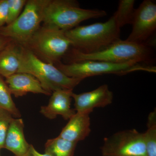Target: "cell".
<instances>
[{
  "mask_svg": "<svg viewBox=\"0 0 156 156\" xmlns=\"http://www.w3.org/2000/svg\"><path fill=\"white\" fill-rule=\"evenodd\" d=\"M23 156H50L47 154H41L36 150L34 146L30 144L27 152Z\"/></svg>",
  "mask_w": 156,
  "mask_h": 156,
  "instance_id": "cell-23",
  "label": "cell"
},
{
  "mask_svg": "<svg viewBox=\"0 0 156 156\" xmlns=\"http://www.w3.org/2000/svg\"></svg>",
  "mask_w": 156,
  "mask_h": 156,
  "instance_id": "cell-25",
  "label": "cell"
},
{
  "mask_svg": "<svg viewBox=\"0 0 156 156\" xmlns=\"http://www.w3.org/2000/svg\"><path fill=\"white\" fill-rule=\"evenodd\" d=\"M121 28L113 15L105 22L81 26L65 31L72 47L83 53L97 52L120 40Z\"/></svg>",
  "mask_w": 156,
  "mask_h": 156,
  "instance_id": "cell-2",
  "label": "cell"
},
{
  "mask_svg": "<svg viewBox=\"0 0 156 156\" xmlns=\"http://www.w3.org/2000/svg\"><path fill=\"white\" fill-rule=\"evenodd\" d=\"M106 11L82 9L73 0H48L44 11V25L67 31L85 20L106 16Z\"/></svg>",
  "mask_w": 156,
  "mask_h": 156,
  "instance_id": "cell-4",
  "label": "cell"
},
{
  "mask_svg": "<svg viewBox=\"0 0 156 156\" xmlns=\"http://www.w3.org/2000/svg\"><path fill=\"white\" fill-rule=\"evenodd\" d=\"M132 29L126 40L139 44L145 42L156 29V5L151 0H144L135 9Z\"/></svg>",
  "mask_w": 156,
  "mask_h": 156,
  "instance_id": "cell-9",
  "label": "cell"
},
{
  "mask_svg": "<svg viewBox=\"0 0 156 156\" xmlns=\"http://www.w3.org/2000/svg\"><path fill=\"white\" fill-rule=\"evenodd\" d=\"M5 81L11 94L17 98L22 97L29 92L47 95L52 94L45 91L34 77L26 73H16L6 78Z\"/></svg>",
  "mask_w": 156,
  "mask_h": 156,
  "instance_id": "cell-12",
  "label": "cell"
},
{
  "mask_svg": "<svg viewBox=\"0 0 156 156\" xmlns=\"http://www.w3.org/2000/svg\"><path fill=\"white\" fill-rule=\"evenodd\" d=\"M147 156H156V110L148 115L147 129L143 133Z\"/></svg>",
  "mask_w": 156,
  "mask_h": 156,
  "instance_id": "cell-17",
  "label": "cell"
},
{
  "mask_svg": "<svg viewBox=\"0 0 156 156\" xmlns=\"http://www.w3.org/2000/svg\"><path fill=\"white\" fill-rule=\"evenodd\" d=\"M9 14L6 25L11 24L18 18L24 9L27 0H8Z\"/></svg>",
  "mask_w": 156,
  "mask_h": 156,
  "instance_id": "cell-20",
  "label": "cell"
},
{
  "mask_svg": "<svg viewBox=\"0 0 156 156\" xmlns=\"http://www.w3.org/2000/svg\"><path fill=\"white\" fill-rule=\"evenodd\" d=\"M9 14L8 0H0V28L6 25Z\"/></svg>",
  "mask_w": 156,
  "mask_h": 156,
  "instance_id": "cell-22",
  "label": "cell"
},
{
  "mask_svg": "<svg viewBox=\"0 0 156 156\" xmlns=\"http://www.w3.org/2000/svg\"><path fill=\"white\" fill-rule=\"evenodd\" d=\"M12 40L0 35V52L2 51Z\"/></svg>",
  "mask_w": 156,
  "mask_h": 156,
  "instance_id": "cell-24",
  "label": "cell"
},
{
  "mask_svg": "<svg viewBox=\"0 0 156 156\" xmlns=\"http://www.w3.org/2000/svg\"><path fill=\"white\" fill-rule=\"evenodd\" d=\"M152 55V50L147 45L120 39L100 51L83 53L73 48L65 56L67 63L90 60L115 63L129 62L147 63L151 60Z\"/></svg>",
  "mask_w": 156,
  "mask_h": 156,
  "instance_id": "cell-1",
  "label": "cell"
},
{
  "mask_svg": "<svg viewBox=\"0 0 156 156\" xmlns=\"http://www.w3.org/2000/svg\"><path fill=\"white\" fill-rule=\"evenodd\" d=\"M24 123L21 118H13L6 135L4 148L10 151L15 156H23L28 151L30 144L24 135Z\"/></svg>",
  "mask_w": 156,
  "mask_h": 156,
  "instance_id": "cell-14",
  "label": "cell"
},
{
  "mask_svg": "<svg viewBox=\"0 0 156 156\" xmlns=\"http://www.w3.org/2000/svg\"><path fill=\"white\" fill-rule=\"evenodd\" d=\"M73 90L59 89L52 92L49 103L41 107L40 113L49 119H53L61 115L65 120H68L75 113V110L71 108Z\"/></svg>",
  "mask_w": 156,
  "mask_h": 156,
  "instance_id": "cell-11",
  "label": "cell"
},
{
  "mask_svg": "<svg viewBox=\"0 0 156 156\" xmlns=\"http://www.w3.org/2000/svg\"><path fill=\"white\" fill-rule=\"evenodd\" d=\"M11 95L5 81L0 76V108L9 112L12 116L20 118L21 114L13 101Z\"/></svg>",
  "mask_w": 156,
  "mask_h": 156,
  "instance_id": "cell-19",
  "label": "cell"
},
{
  "mask_svg": "<svg viewBox=\"0 0 156 156\" xmlns=\"http://www.w3.org/2000/svg\"><path fill=\"white\" fill-rule=\"evenodd\" d=\"M101 150L102 156H147L143 133L134 129L105 137Z\"/></svg>",
  "mask_w": 156,
  "mask_h": 156,
  "instance_id": "cell-8",
  "label": "cell"
},
{
  "mask_svg": "<svg viewBox=\"0 0 156 156\" xmlns=\"http://www.w3.org/2000/svg\"><path fill=\"white\" fill-rule=\"evenodd\" d=\"M54 65L67 76L83 80L89 77L108 74L125 75L137 71L155 73L156 69L155 66L135 62L115 63L87 60L63 63L60 61Z\"/></svg>",
  "mask_w": 156,
  "mask_h": 156,
  "instance_id": "cell-5",
  "label": "cell"
},
{
  "mask_svg": "<svg viewBox=\"0 0 156 156\" xmlns=\"http://www.w3.org/2000/svg\"><path fill=\"white\" fill-rule=\"evenodd\" d=\"M13 119L12 115L9 112L0 108V150L4 148L7 132Z\"/></svg>",
  "mask_w": 156,
  "mask_h": 156,
  "instance_id": "cell-21",
  "label": "cell"
},
{
  "mask_svg": "<svg viewBox=\"0 0 156 156\" xmlns=\"http://www.w3.org/2000/svg\"><path fill=\"white\" fill-rule=\"evenodd\" d=\"M22 48L21 45L11 41L0 52V76L6 78L17 73Z\"/></svg>",
  "mask_w": 156,
  "mask_h": 156,
  "instance_id": "cell-15",
  "label": "cell"
},
{
  "mask_svg": "<svg viewBox=\"0 0 156 156\" xmlns=\"http://www.w3.org/2000/svg\"><path fill=\"white\" fill-rule=\"evenodd\" d=\"M89 114L76 112L68 120L58 136L72 142L78 143L89 136L90 118Z\"/></svg>",
  "mask_w": 156,
  "mask_h": 156,
  "instance_id": "cell-13",
  "label": "cell"
},
{
  "mask_svg": "<svg viewBox=\"0 0 156 156\" xmlns=\"http://www.w3.org/2000/svg\"><path fill=\"white\" fill-rule=\"evenodd\" d=\"M17 73L31 75L45 91L50 93L59 89L73 90L83 80L67 76L54 64L43 61L23 46Z\"/></svg>",
  "mask_w": 156,
  "mask_h": 156,
  "instance_id": "cell-3",
  "label": "cell"
},
{
  "mask_svg": "<svg viewBox=\"0 0 156 156\" xmlns=\"http://www.w3.org/2000/svg\"><path fill=\"white\" fill-rule=\"evenodd\" d=\"M23 47L43 61L54 65L67 54L72 43L64 31L44 25Z\"/></svg>",
  "mask_w": 156,
  "mask_h": 156,
  "instance_id": "cell-6",
  "label": "cell"
},
{
  "mask_svg": "<svg viewBox=\"0 0 156 156\" xmlns=\"http://www.w3.org/2000/svg\"><path fill=\"white\" fill-rule=\"evenodd\" d=\"M77 143L58 136L47 140L45 153L50 156H73Z\"/></svg>",
  "mask_w": 156,
  "mask_h": 156,
  "instance_id": "cell-16",
  "label": "cell"
},
{
  "mask_svg": "<svg viewBox=\"0 0 156 156\" xmlns=\"http://www.w3.org/2000/svg\"><path fill=\"white\" fill-rule=\"evenodd\" d=\"M135 2L134 0H121L119 2L118 9L113 16L120 28L132 23L135 12Z\"/></svg>",
  "mask_w": 156,
  "mask_h": 156,
  "instance_id": "cell-18",
  "label": "cell"
},
{
  "mask_svg": "<svg viewBox=\"0 0 156 156\" xmlns=\"http://www.w3.org/2000/svg\"><path fill=\"white\" fill-rule=\"evenodd\" d=\"M75 110L79 112L90 114L96 108H103L109 105L113 100V93L107 84H104L96 89L80 94L73 92Z\"/></svg>",
  "mask_w": 156,
  "mask_h": 156,
  "instance_id": "cell-10",
  "label": "cell"
},
{
  "mask_svg": "<svg viewBox=\"0 0 156 156\" xmlns=\"http://www.w3.org/2000/svg\"><path fill=\"white\" fill-rule=\"evenodd\" d=\"M48 0H28L15 21L0 28V35L25 46L41 27Z\"/></svg>",
  "mask_w": 156,
  "mask_h": 156,
  "instance_id": "cell-7",
  "label": "cell"
}]
</instances>
